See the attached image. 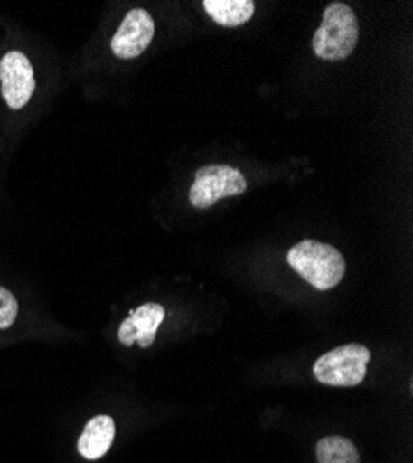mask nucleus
Instances as JSON below:
<instances>
[{
	"mask_svg": "<svg viewBox=\"0 0 413 463\" xmlns=\"http://www.w3.org/2000/svg\"><path fill=\"white\" fill-rule=\"evenodd\" d=\"M287 263L295 273L319 291L333 289L343 280L347 271L342 252L315 240H305L293 245L287 252Z\"/></svg>",
	"mask_w": 413,
	"mask_h": 463,
	"instance_id": "f257e3e1",
	"label": "nucleus"
},
{
	"mask_svg": "<svg viewBox=\"0 0 413 463\" xmlns=\"http://www.w3.org/2000/svg\"><path fill=\"white\" fill-rule=\"evenodd\" d=\"M358 37L360 26L352 8L343 3H332L323 14L312 47L321 60L340 61L354 52Z\"/></svg>",
	"mask_w": 413,
	"mask_h": 463,
	"instance_id": "f03ea898",
	"label": "nucleus"
},
{
	"mask_svg": "<svg viewBox=\"0 0 413 463\" xmlns=\"http://www.w3.org/2000/svg\"><path fill=\"white\" fill-rule=\"evenodd\" d=\"M371 362V351L365 345L349 343L335 346L314 364V376L324 385L354 388L361 383Z\"/></svg>",
	"mask_w": 413,
	"mask_h": 463,
	"instance_id": "7ed1b4c3",
	"label": "nucleus"
},
{
	"mask_svg": "<svg viewBox=\"0 0 413 463\" xmlns=\"http://www.w3.org/2000/svg\"><path fill=\"white\" fill-rule=\"evenodd\" d=\"M247 191V180L239 169L230 165H206L197 171L190 189V203L199 210H208L221 199L238 197Z\"/></svg>",
	"mask_w": 413,
	"mask_h": 463,
	"instance_id": "20e7f679",
	"label": "nucleus"
},
{
	"mask_svg": "<svg viewBox=\"0 0 413 463\" xmlns=\"http://www.w3.org/2000/svg\"><path fill=\"white\" fill-rule=\"evenodd\" d=\"M0 91L12 109H21L30 102L35 79L33 67L23 52L12 51L0 60Z\"/></svg>",
	"mask_w": 413,
	"mask_h": 463,
	"instance_id": "39448f33",
	"label": "nucleus"
},
{
	"mask_svg": "<svg viewBox=\"0 0 413 463\" xmlns=\"http://www.w3.org/2000/svg\"><path fill=\"white\" fill-rule=\"evenodd\" d=\"M155 37V19L143 8L130 10L111 40V52L121 60L141 56Z\"/></svg>",
	"mask_w": 413,
	"mask_h": 463,
	"instance_id": "423d86ee",
	"label": "nucleus"
},
{
	"mask_svg": "<svg viewBox=\"0 0 413 463\" xmlns=\"http://www.w3.org/2000/svg\"><path fill=\"white\" fill-rule=\"evenodd\" d=\"M165 319V307L158 302H148L139 306L136 312L121 323L119 326V341L125 346H132L139 343L143 349H148L155 343L160 325Z\"/></svg>",
	"mask_w": 413,
	"mask_h": 463,
	"instance_id": "0eeeda50",
	"label": "nucleus"
},
{
	"mask_svg": "<svg viewBox=\"0 0 413 463\" xmlns=\"http://www.w3.org/2000/svg\"><path fill=\"white\" fill-rule=\"evenodd\" d=\"M116 439V420L109 415H95L86 422L77 450L82 458L95 461L108 454Z\"/></svg>",
	"mask_w": 413,
	"mask_h": 463,
	"instance_id": "6e6552de",
	"label": "nucleus"
},
{
	"mask_svg": "<svg viewBox=\"0 0 413 463\" xmlns=\"http://www.w3.org/2000/svg\"><path fill=\"white\" fill-rule=\"evenodd\" d=\"M206 14L221 26L236 28L252 19L256 5L252 0H206Z\"/></svg>",
	"mask_w": 413,
	"mask_h": 463,
	"instance_id": "1a4fd4ad",
	"label": "nucleus"
},
{
	"mask_svg": "<svg viewBox=\"0 0 413 463\" xmlns=\"http://www.w3.org/2000/svg\"><path fill=\"white\" fill-rule=\"evenodd\" d=\"M315 454L319 463H360L356 445L342 436H326L317 441Z\"/></svg>",
	"mask_w": 413,
	"mask_h": 463,
	"instance_id": "9d476101",
	"label": "nucleus"
},
{
	"mask_svg": "<svg viewBox=\"0 0 413 463\" xmlns=\"http://www.w3.org/2000/svg\"><path fill=\"white\" fill-rule=\"evenodd\" d=\"M19 314V302L12 291L0 286V330L10 328Z\"/></svg>",
	"mask_w": 413,
	"mask_h": 463,
	"instance_id": "9b49d317",
	"label": "nucleus"
}]
</instances>
